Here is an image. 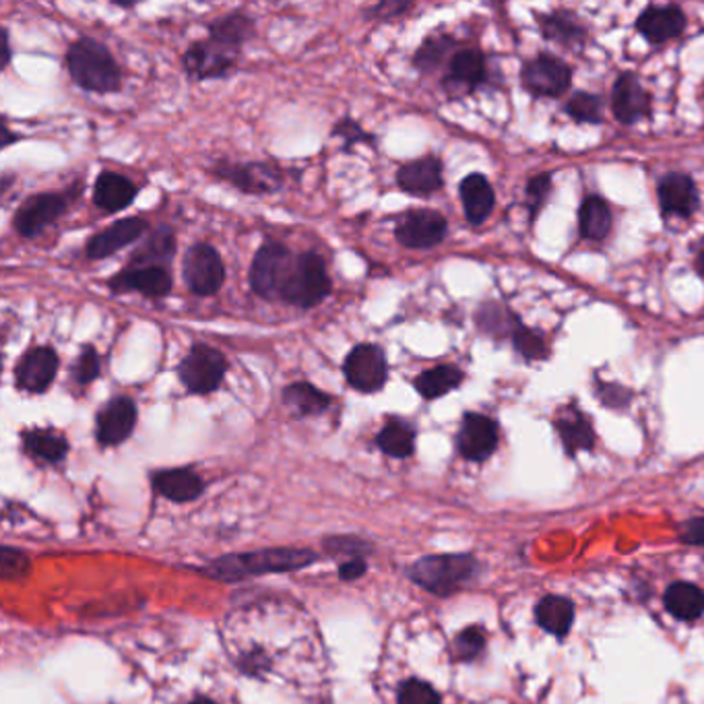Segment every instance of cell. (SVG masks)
<instances>
[{
    "instance_id": "6da1fadb",
    "label": "cell",
    "mask_w": 704,
    "mask_h": 704,
    "mask_svg": "<svg viewBox=\"0 0 704 704\" xmlns=\"http://www.w3.org/2000/svg\"><path fill=\"white\" fill-rule=\"evenodd\" d=\"M66 71L75 85L89 94H116L122 85V71L106 44L83 36L73 41L64 57Z\"/></svg>"
},
{
    "instance_id": "7a4b0ae2",
    "label": "cell",
    "mask_w": 704,
    "mask_h": 704,
    "mask_svg": "<svg viewBox=\"0 0 704 704\" xmlns=\"http://www.w3.org/2000/svg\"><path fill=\"white\" fill-rule=\"evenodd\" d=\"M317 556L308 549H264V552H250L240 556H225L205 568V572L213 579L222 581H238L252 575L264 572H285L296 570L306 564L312 563Z\"/></svg>"
},
{
    "instance_id": "3957f363",
    "label": "cell",
    "mask_w": 704,
    "mask_h": 704,
    "mask_svg": "<svg viewBox=\"0 0 704 704\" xmlns=\"http://www.w3.org/2000/svg\"><path fill=\"white\" fill-rule=\"evenodd\" d=\"M333 292L326 264L319 252L306 250L296 255L294 267L282 289V302L310 310L321 306Z\"/></svg>"
},
{
    "instance_id": "277c9868",
    "label": "cell",
    "mask_w": 704,
    "mask_h": 704,
    "mask_svg": "<svg viewBox=\"0 0 704 704\" xmlns=\"http://www.w3.org/2000/svg\"><path fill=\"white\" fill-rule=\"evenodd\" d=\"M478 572H480V564L473 556L444 554V556H425L413 564L411 579L436 595H448L469 583Z\"/></svg>"
},
{
    "instance_id": "5b68a950",
    "label": "cell",
    "mask_w": 704,
    "mask_h": 704,
    "mask_svg": "<svg viewBox=\"0 0 704 704\" xmlns=\"http://www.w3.org/2000/svg\"><path fill=\"white\" fill-rule=\"evenodd\" d=\"M294 261L296 255L282 242L267 240L261 244L248 271L252 294H257L262 300H282L283 285Z\"/></svg>"
},
{
    "instance_id": "8992f818",
    "label": "cell",
    "mask_w": 704,
    "mask_h": 704,
    "mask_svg": "<svg viewBox=\"0 0 704 704\" xmlns=\"http://www.w3.org/2000/svg\"><path fill=\"white\" fill-rule=\"evenodd\" d=\"M176 374L190 395H211L222 386L227 360L220 349L207 343H195L178 363Z\"/></svg>"
},
{
    "instance_id": "52a82bcc",
    "label": "cell",
    "mask_w": 704,
    "mask_h": 704,
    "mask_svg": "<svg viewBox=\"0 0 704 704\" xmlns=\"http://www.w3.org/2000/svg\"><path fill=\"white\" fill-rule=\"evenodd\" d=\"M218 181L227 182L244 195H273L282 190L283 172L271 161L220 160L211 165Z\"/></svg>"
},
{
    "instance_id": "ba28073f",
    "label": "cell",
    "mask_w": 704,
    "mask_h": 704,
    "mask_svg": "<svg viewBox=\"0 0 704 704\" xmlns=\"http://www.w3.org/2000/svg\"><path fill=\"white\" fill-rule=\"evenodd\" d=\"M182 280L199 298L215 296L225 282V264L220 250L207 242H197L186 248L182 259Z\"/></svg>"
},
{
    "instance_id": "9c48e42d",
    "label": "cell",
    "mask_w": 704,
    "mask_h": 704,
    "mask_svg": "<svg viewBox=\"0 0 704 704\" xmlns=\"http://www.w3.org/2000/svg\"><path fill=\"white\" fill-rule=\"evenodd\" d=\"M345 383L354 391L372 395L386 386L388 381V362L386 354L379 343H358L343 360Z\"/></svg>"
},
{
    "instance_id": "30bf717a",
    "label": "cell",
    "mask_w": 704,
    "mask_h": 704,
    "mask_svg": "<svg viewBox=\"0 0 704 704\" xmlns=\"http://www.w3.org/2000/svg\"><path fill=\"white\" fill-rule=\"evenodd\" d=\"M77 199L75 193H40L21 202L13 218V227L21 238H36L46 227L59 222L69 211L71 202Z\"/></svg>"
},
{
    "instance_id": "8fae6325",
    "label": "cell",
    "mask_w": 704,
    "mask_h": 704,
    "mask_svg": "<svg viewBox=\"0 0 704 704\" xmlns=\"http://www.w3.org/2000/svg\"><path fill=\"white\" fill-rule=\"evenodd\" d=\"M448 223L439 211L411 209L405 211L395 222V238L411 250H428L439 246L446 238Z\"/></svg>"
},
{
    "instance_id": "7c38bea8",
    "label": "cell",
    "mask_w": 704,
    "mask_h": 704,
    "mask_svg": "<svg viewBox=\"0 0 704 704\" xmlns=\"http://www.w3.org/2000/svg\"><path fill=\"white\" fill-rule=\"evenodd\" d=\"M59 368L61 360L52 345L29 347L15 366V388L29 395H44L57 381Z\"/></svg>"
},
{
    "instance_id": "4fadbf2b",
    "label": "cell",
    "mask_w": 704,
    "mask_h": 704,
    "mask_svg": "<svg viewBox=\"0 0 704 704\" xmlns=\"http://www.w3.org/2000/svg\"><path fill=\"white\" fill-rule=\"evenodd\" d=\"M236 54L211 40L193 41L184 54L182 66L195 81L223 79L236 69Z\"/></svg>"
},
{
    "instance_id": "5bb4252c",
    "label": "cell",
    "mask_w": 704,
    "mask_h": 704,
    "mask_svg": "<svg viewBox=\"0 0 704 704\" xmlns=\"http://www.w3.org/2000/svg\"><path fill=\"white\" fill-rule=\"evenodd\" d=\"M108 287L114 294H141L149 300H161L172 294V273L168 267H124L121 273L108 280Z\"/></svg>"
},
{
    "instance_id": "9a60e30c",
    "label": "cell",
    "mask_w": 704,
    "mask_h": 704,
    "mask_svg": "<svg viewBox=\"0 0 704 704\" xmlns=\"http://www.w3.org/2000/svg\"><path fill=\"white\" fill-rule=\"evenodd\" d=\"M139 420L137 403L121 395L106 403L96 418V439L101 446H119L131 439Z\"/></svg>"
},
{
    "instance_id": "2e32d148",
    "label": "cell",
    "mask_w": 704,
    "mask_h": 704,
    "mask_svg": "<svg viewBox=\"0 0 704 704\" xmlns=\"http://www.w3.org/2000/svg\"><path fill=\"white\" fill-rule=\"evenodd\" d=\"M570 81H572L570 66L549 54H542L523 66L524 89L531 91L533 96H544V98L563 96L570 87Z\"/></svg>"
},
{
    "instance_id": "e0dca14e",
    "label": "cell",
    "mask_w": 704,
    "mask_h": 704,
    "mask_svg": "<svg viewBox=\"0 0 704 704\" xmlns=\"http://www.w3.org/2000/svg\"><path fill=\"white\" fill-rule=\"evenodd\" d=\"M147 230H149V223L143 218H137V215L122 218L119 222L98 232L96 236H91L85 244V255L89 261L108 259V257L121 252L122 248L141 240Z\"/></svg>"
},
{
    "instance_id": "ac0fdd59",
    "label": "cell",
    "mask_w": 704,
    "mask_h": 704,
    "mask_svg": "<svg viewBox=\"0 0 704 704\" xmlns=\"http://www.w3.org/2000/svg\"><path fill=\"white\" fill-rule=\"evenodd\" d=\"M498 446V425L482 413H465L457 434V448L467 461H485Z\"/></svg>"
},
{
    "instance_id": "d6986e66",
    "label": "cell",
    "mask_w": 704,
    "mask_h": 704,
    "mask_svg": "<svg viewBox=\"0 0 704 704\" xmlns=\"http://www.w3.org/2000/svg\"><path fill=\"white\" fill-rule=\"evenodd\" d=\"M485 81V59L480 50H459L448 62V75L444 77L443 87L448 96H465L478 89Z\"/></svg>"
},
{
    "instance_id": "ffe728a7",
    "label": "cell",
    "mask_w": 704,
    "mask_h": 704,
    "mask_svg": "<svg viewBox=\"0 0 704 704\" xmlns=\"http://www.w3.org/2000/svg\"><path fill=\"white\" fill-rule=\"evenodd\" d=\"M612 106L618 121L634 124L651 114V96L641 85V81L632 73H625L614 85Z\"/></svg>"
},
{
    "instance_id": "44dd1931",
    "label": "cell",
    "mask_w": 704,
    "mask_h": 704,
    "mask_svg": "<svg viewBox=\"0 0 704 704\" xmlns=\"http://www.w3.org/2000/svg\"><path fill=\"white\" fill-rule=\"evenodd\" d=\"M443 184V163L436 158L407 161L397 170V186L413 197H430Z\"/></svg>"
},
{
    "instance_id": "7402d4cb",
    "label": "cell",
    "mask_w": 704,
    "mask_h": 704,
    "mask_svg": "<svg viewBox=\"0 0 704 704\" xmlns=\"http://www.w3.org/2000/svg\"><path fill=\"white\" fill-rule=\"evenodd\" d=\"M139 197V186L116 172H101L94 184V205L103 213H121Z\"/></svg>"
},
{
    "instance_id": "603a6c76",
    "label": "cell",
    "mask_w": 704,
    "mask_h": 704,
    "mask_svg": "<svg viewBox=\"0 0 704 704\" xmlns=\"http://www.w3.org/2000/svg\"><path fill=\"white\" fill-rule=\"evenodd\" d=\"M637 29L644 40L664 44L684 32L686 15L678 7H649L637 20Z\"/></svg>"
},
{
    "instance_id": "cb8c5ba5",
    "label": "cell",
    "mask_w": 704,
    "mask_h": 704,
    "mask_svg": "<svg viewBox=\"0 0 704 704\" xmlns=\"http://www.w3.org/2000/svg\"><path fill=\"white\" fill-rule=\"evenodd\" d=\"M659 205L665 215L690 218L699 207V193L690 176L686 174H667L657 188Z\"/></svg>"
},
{
    "instance_id": "d4e9b609",
    "label": "cell",
    "mask_w": 704,
    "mask_h": 704,
    "mask_svg": "<svg viewBox=\"0 0 704 704\" xmlns=\"http://www.w3.org/2000/svg\"><path fill=\"white\" fill-rule=\"evenodd\" d=\"M282 403L292 411L294 418H314L331 407L333 395L324 393L312 383L298 381L283 388Z\"/></svg>"
},
{
    "instance_id": "484cf974",
    "label": "cell",
    "mask_w": 704,
    "mask_h": 704,
    "mask_svg": "<svg viewBox=\"0 0 704 704\" xmlns=\"http://www.w3.org/2000/svg\"><path fill=\"white\" fill-rule=\"evenodd\" d=\"M465 218L471 225H482L494 211V188L483 174H469L459 186Z\"/></svg>"
},
{
    "instance_id": "4316f807",
    "label": "cell",
    "mask_w": 704,
    "mask_h": 704,
    "mask_svg": "<svg viewBox=\"0 0 704 704\" xmlns=\"http://www.w3.org/2000/svg\"><path fill=\"white\" fill-rule=\"evenodd\" d=\"M255 34V20L246 13H230L209 23V40L230 52H236L246 41L252 40Z\"/></svg>"
},
{
    "instance_id": "83f0119b",
    "label": "cell",
    "mask_w": 704,
    "mask_h": 704,
    "mask_svg": "<svg viewBox=\"0 0 704 704\" xmlns=\"http://www.w3.org/2000/svg\"><path fill=\"white\" fill-rule=\"evenodd\" d=\"M153 485L172 503H190L202 494V480L190 469H163L153 475Z\"/></svg>"
},
{
    "instance_id": "f1b7e54d",
    "label": "cell",
    "mask_w": 704,
    "mask_h": 704,
    "mask_svg": "<svg viewBox=\"0 0 704 704\" xmlns=\"http://www.w3.org/2000/svg\"><path fill=\"white\" fill-rule=\"evenodd\" d=\"M176 255V236L172 227L158 225L153 232H149L147 240L131 255L126 267H168L172 257Z\"/></svg>"
},
{
    "instance_id": "f546056e",
    "label": "cell",
    "mask_w": 704,
    "mask_h": 704,
    "mask_svg": "<svg viewBox=\"0 0 704 704\" xmlns=\"http://www.w3.org/2000/svg\"><path fill=\"white\" fill-rule=\"evenodd\" d=\"M556 430L563 439L564 448L568 455H577L581 450H591L595 444L593 425L577 407H566L556 418Z\"/></svg>"
},
{
    "instance_id": "4dcf8cb0",
    "label": "cell",
    "mask_w": 704,
    "mask_h": 704,
    "mask_svg": "<svg viewBox=\"0 0 704 704\" xmlns=\"http://www.w3.org/2000/svg\"><path fill=\"white\" fill-rule=\"evenodd\" d=\"M665 609L678 620H699L704 614V591L692 583H674L664 595Z\"/></svg>"
},
{
    "instance_id": "1f68e13d",
    "label": "cell",
    "mask_w": 704,
    "mask_h": 704,
    "mask_svg": "<svg viewBox=\"0 0 704 704\" xmlns=\"http://www.w3.org/2000/svg\"><path fill=\"white\" fill-rule=\"evenodd\" d=\"M465 374L461 368L453 363H441L430 370H423L422 374L413 381L416 391L422 395L425 402L441 399L446 393L455 391L464 383Z\"/></svg>"
},
{
    "instance_id": "d6a6232c",
    "label": "cell",
    "mask_w": 704,
    "mask_h": 704,
    "mask_svg": "<svg viewBox=\"0 0 704 704\" xmlns=\"http://www.w3.org/2000/svg\"><path fill=\"white\" fill-rule=\"evenodd\" d=\"M25 450L46 464H61L69 453V441L52 428H32L23 432Z\"/></svg>"
},
{
    "instance_id": "836d02e7",
    "label": "cell",
    "mask_w": 704,
    "mask_h": 704,
    "mask_svg": "<svg viewBox=\"0 0 704 704\" xmlns=\"http://www.w3.org/2000/svg\"><path fill=\"white\" fill-rule=\"evenodd\" d=\"M535 620L545 632L563 639L575 620V604L563 595H547L535 607Z\"/></svg>"
},
{
    "instance_id": "e575fe53",
    "label": "cell",
    "mask_w": 704,
    "mask_h": 704,
    "mask_svg": "<svg viewBox=\"0 0 704 704\" xmlns=\"http://www.w3.org/2000/svg\"><path fill=\"white\" fill-rule=\"evenodd\" d=\"M376 446L388 457L407 459L416 450V430L403 420H391L379 432Z\"/></svg>"
},
{
    "instance_id": "d590c367",
    "label": "cell",
    "mask_w": 704,
    "mask_h": 704,
    "mask_svg": "<svg viewBox=\"0 0 704 704\" xmlns=\"http://www.w3.org/2000/svg\"><path fill=\"white\" fill-rule=\"evenodd\" d=\"M579 223H581V234L586 240H604L612 230V211L607 207V202L600 197H589L584 199L581 205V215H579Z\"/></svg>"
},
{
    "instance_id": "8d00e7d4",
    "label": "cell",
    "mask_w": 704,
    "mask_h": 704,
    "mask_svg": "<svg viewBox=\"0 0 704 704\" xmlns=\"http://www.w3.org/2000/svg\"><path fill=\"white\" fill-rule=\"evenodd\" d=\"M540 27L547 40L560 41L566 46L584 40L586 32L579 20L570 13H549L540 17Z\"/></svg>"
},
{
    "instance_id": "74e56055",
    "label": "cell",
    "mask_w": 704,
    "mask_h": 704,
    "mask_svg": "<svg viewBox=\"0 0 704 704\" xmlns=\"http://www.w3.org/2000/svg\"><path fill=\"white\" fill-rule=\"evenodd\" d=\"M455 41L448 36H430L423 40L422 46L418 48V52L413 54V66L422 73H432L436 71L444 59L448 57V52L453 50Z\"/></svg>"
},
{
    "instance_id": "f35d334b",
    "label": "cell",
    "mask_w": 704,
    "mask_h": 704,
    "mask_svg": "<svg viewBox=\"0 0 704 704\" xmlns=\"http://www.w3.org/2000/svg\"><path fill=\"white\" fill-rule=\"evenodd\" d=\"M101 360L94 345H83L79 356L71 366V379L81 386H89L100 379Z\"/></svg>"
},
{
    "instance_id": "ab89813d",
    "label": "cell",
    "mask_w": 704,
    "mask_h": 704,
    "mask_svg": "<svg viewBox=\"0 0 704 704\" xmlns=\"http://www.w3.org/2000/svg\"><path fill=\"white\" fill-rule=\"evenodd\" d=\"M566 112L577 122H602L604 119V101L593 94H584L579 91L575 94L568 103H566Z\"/></svg>"
},
{
    "instance_id": "60d3db41",
    "label": "cell",
    "mask_w": 704,
    "mask_h": 704,
    "mask_svg": "<svg viewBox=\"0 0 704 704\" xmlns=\"http://www.w3.org/2000/svg\"><path fill=\"white\" fill-rule=\"evenodd\" d=\"M331 137L342 139L343 151H354V147L360 143H374V137L368 131H363L362 124L354 121L351 116H343L342 121L331 128Z\"/></svg>"
},
{
    "instance_id": "b9f144b4",
    "label": "cell",
    "mask_w": 704,
    "mask_h": 704,
    "mask_svg": "<svg viewBox=\"0 0 704 704\" xmlns=\"http://www.w3.org/2000/svg\"><path fill=\"white\" fill-rule=\"evenodd\" d=\"M512 343L517 347V351L523 356L524 360H542L547 354L544 339L533 333L531 329H527L523 324H519L512 333Z\"/></svg>"
},
{
    "instance_id": "7bdbcfd3",
    "label": "cell",
    "mask_w": 704,
    "mask_h": 704,
    "mask_svg": "<svg viewBox=\"0 0 704 704\" xmlns=\"http://www.w3.org/2000/svg\"><path fill=\"white\" fill-rule=\"evenodd\" d=\"M399 704H441V696L432 686L409 680L399 688Z\"/></svg>"
},
{
    "instance_id": "ee69618b",
    "label": "cell",
    "mask_w": 704,
    "mask_h": 704,
    "mask_svg": "<svg viewBox=\"0 0 704 704\" xmlns=\"http://www.w3.org/2000/svg\"><path fill=\"white\" fill-rule=\"evenodd\" d=\"M483 644H485V637H483L482 630L471 626L455 639V655H457V659L471 662L482 653Z\"/></svg>"
},
{
    "instance_id": "f6af8a7d",
    "label": "cell",
    "mask_w": 704,
    "mask_h": 704,
    "mask_svg": "<svg viewBox=\"0 0 704 704\" xmlns=\"http://www.w3.org/2000/svg\"><path fill=\"white\" fill-rule=\"evenodd\" d=\"M506 321H515L510 312H504L496 304H487L478 312V324L482 326L485 333H515L506 326Z\"/></svg>"
},
{
    "instance_id": "bcb514c9",
    "label": "cell",
    "mask_w": 704,
    "mask_h": 704,
    "mask_svg": "<svg viewBox=\"0 0 704 704\" xmlns=\"http://www.w3.org/2000/svg\"><path fill=\"white\" fill-rule=\"evenodd\" d=\"M411 7L413 4L409 0H383V2L372 4L370 9H366L363 17L374 21L399 20L407 11H411Z\"/></svg>"
},
{
    "instance_id": "7dc6e473",
    "label": "cell",
    "mask_w": 704,
    "mask_h": 704,
    "mask_svg": "<svg viewBox=\"0 0 704 704\" xmlns=\"http://www.w3.org/2000/svg\"><path fill=\"white\" fill-rule=\"evenodd\" d=\"M549 190H552V176L549 174H540V176H535L529 182V186H527V205H529L533 218L544 207L547 197H549Z\"/></svg>"
},
{
    "instance_id": "c3c4849f",
    "label": "cell",
    "mask_w": 704,
    "mask_h": 704,
    "mask_svg": "<svg viewBox=\"0 0 704 704\" xmlns=\"http://www.w3.org/2000/svg\"><path fill=\"white\" fill-rule=\"evenodd\" d=\"M29 566V560L25 554H21L17 549H11V547H4L2 549V556H0V568H2V575L7 579H13L17 577L21 572H25Z\"/></svg>"
},
{
    "instance_id": "681fc988",
    "label": "cell",
    "mask_w": 704,
    "mask_h": 704,
    "mask_svg": "<svg viewBox=\"0 0 704 704\" xmlns=\"http://www.w3.org/2000/svg\"><path fill=\"white\" fill-rule=\"evenodd\" d=\"M600 399L605 403L607 407H625L632 399V393L626 391L625 386L620 384H604L600 391Z\"/></svg>"
},
{
    "instance_id": "f907efd6",
    "label": "cell",
    "mask_w": 704,
    "mask_h": 704,
    "mask_svg": "<svg viewBox=\"0 0 704 704\" xmlns=\"http://www.w3.org/2000/svg\"><path fill=\"white\" fill-rule=\"evenodd\" d=\"M682 542L690 545H704V517H696L686 521L680 533Z\"/></svg>"
},
{
    "instance_id": "816d5d0a",
    "label": "cell",
    "mask_w": 704,
    "mask_h": 704,
    "mask_svg": "<svg viewBox=\"0 0 704 704\" xmlns=\"http://www.w3.org/2000/svg\"><path fill=\"white\" fill-rule=\"evenodd\" d=\"M363 572H366V564L362 560H354V563L342 566V572L339 575H342V579H345V581H354V579L362 577Z\"/></svg>"
},
{
    "instance_id": "f5cc1de1",
    "label": "cell",
    "mask_w": 704,
    "mask_h": 704,
    "mask_svg": "<svg viewBox=\"0 0 704 704\" xmlns=\"http://www.w3.org/2000/svg\"><path fill=\"white\" fill-rule=\"evenodd\" d=\"M0 34H2V62H0V66H2V69H7V66H9V62H11V57H13V50H11V38H9V32H7V29H2Z\"/></svg>"
},
{
    "instance_id": "db71d44e",
    "label": "cell",
    "mask_w": 704,
    "mask_h": 704,
    "mask_svg": "<svg viewBox=\"0 0 704 704\" xmlns=\"http://www.w3.org/2000/svg\"><path fill=\"white\" fill-rule=\"evenodd\" d=\"M17 141V135H13V131L4 124L2 126V149H7L11 143Z\"/></svg>"
},
{
    "instance_id": "11a10c76",
    "label": "cell",
    "mask_w": 704,
    "mask_h": 704,
    "mask_svg": "<svg viewBox=\"0 0 704 704\" xmlns=\"http://www.w3.org/2000/svg\"><path fill=\"white\" fill-rule=\"evenodd\" d=\"M696 269H699V273L701 275H704V250L699 255V261H696Z\"/></svg>"
},
{
    "instance_id": "9f6ffc18",
    "label": "cell",
    "mask_w": 704,
    "mask_h": 704,
    "mask_svg": "<svg viewBox=\"0 0 704 704\" xmlns=\"http://www.w3.org/2000/svg\"><path fill=\"white\" fill-rule=\"evenodd\" d=\"M193 704H215V703H213V701H209V699H197V701H195V703Z\"/></svg>"
}]
</instances>
